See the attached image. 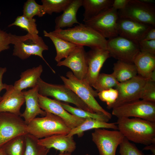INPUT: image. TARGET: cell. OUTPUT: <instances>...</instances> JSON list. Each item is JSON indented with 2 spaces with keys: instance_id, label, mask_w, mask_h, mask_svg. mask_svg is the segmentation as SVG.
<instances>
[{
  "instance_id": "obj_1",
  "label": "cell",
  "mask_w": 155,
  "mask_h": 155,
  "mask_svg": "<svg viewBox=\"0 0 155 155\" xmlns=\"http://www.w3.org/2000/svg\"><path fill=\"white\" fill-rule=\"evenodd\" d=\"M119 130L129 141L146 146L155 144V122L143 119L118 118Z\"/></svg>"
},
{
  "instance_id": "obj_2",
  "label": "cell",
  "mask_w": 155,
  "mask_h": 155,
  "mask_svg": "<svg viewBox=\"0 0 155 155\" xmlns=\"http://www.w3.org/2000/svg\"><path fill=\"white\" fill-rule=\"evenodd\" d=\"M51 32L78 46H86L91 49H107L106 39L84 24L80 23L73 28L56 29Z\"/></svg>"
},
{
  "instance_id": "obj_3",
  "label": "cell",
  "mask_w": 155,
  "mask_h": 155,
  "mask_svg": "<svg viewBox=\"0 0 155 155\" xmlns=\"http://www.w3.org/2000/svg\"><path fill=\"white\" fill-rule=\"evenodd\" d=\"M42 117H36L27 125L29 133L41 139L57 134H68L71 129L60 117L51 113Z\"/></svg>"
},
{
  "instance_id": "obj_4",
  "label": "cell",
  "mask_w": 155,
  "mask_h": 155,
  "mask_svg": "<svg viewBox=\"0 0 155 155\" xmlns=\"http://www.w3.org/2000/svg\"><path fill=\"white\" fill-rule=\"evenodd\" d=\"M66 76L67 78L60 76L65 86L73 91L94 113L104 115L111 119L112 114L103 109L95 98L98 96V92L85 80H80L77 78L71 71L67 72Z\"/></svg>"
},
{
  "instance_id": "obj_5",
  "label": "cell",
  "mask_w": 155,
  "mask_h": 155,
  "mask_svg": "<svg viewBox=\"0 0 155 155\" xmlns=\"http://www.w3.org/2000/svg\"><path fill=\"white\" fill-rule=\"evenodd\" d=\"M11 44L14 45L13 55L22 60L27 59L32 55L41 58L48 65L54 73L55 71L49 66L44 58L43 51L49 49L48 46L43 39L38 35L28 33L23 36L11 34Z\"/></svg>"
},
{
  "instance_id": "obj_6",
  "label": "cell",
  "mask_w": 155,
  "mask_h": 155,
  "mask_svg": "<svg viewBox=\"0 0 155 155\" xmlns=\"http://www.w3.org/2000/svg\"><path fill=\"white\" fill-rule=\"evenodd\" d=\"M36 85L38 87L39 94L42 96H50L59 101L71 103L78 108L94 112L73 91L64 84L49 83L40 78L38 80Z\"/></svg>"
},
{
  "instance_id": "obj_7",
  "label": "cell",
  "mask_w": 155,
  "mask_h": 155,
  "mask_svg": "<svg viewBox=\"0 0 155 155\" xmlns=\"http://www.w3.org/2000/svg\"><path fill=\"white\" fill-rule=\"evenodd\" d=\"M27 127L20 116L0 112V149L15 138L28 133Z\"/></svg>"
},
{
  "instance_id": "obj_8",
  "label": "cell",
  "mask_w": 155,
  "mask_h": 155,
  "mask_svg": "<svg viewBox=\"0 0 155 155\" xmlns=\"http://www.w3.org/2000/svg\"><path fill=\"white\" fill-rule=\"evenodd\" d=\"M112 115L117 118L133 117L155 122V103L138 100L112 109Z\"/></svg>"
},
{
  "instance_id": "obj_9",
  "label": "cell",
  "mask_w": 155,
  "mask_h": 155,
  "mask_svg": "<svg viewBox=\"0 0 155 155\" xmlns=\"http://www.w3.org/2000/svg\"><path fill=\"white\" fill-rule=\"evenodd\" d=\"M118 11L112 7L96 16L84 22L105 38L110 39L118 36L117 23Z\"/></svg>"
},
{
  "instance_id": "obj_10",
  "label": "cell",
  "mask_w": 155,
  "mask_h": 155,
  "mask_svg": "<svg viewBox=\"0 0 155 155\" xmlns=\"http://www.w3.org/2000/svg\"><path fill=\"white\" fill-rule=\"evenodd\" d=\"M119 18H128L155 27L154 4L140 0H130L123 9L118 11Z\"/></svg>"
},
{
  "instance_id": "obj_11",
  "label": "cell",
  "mask_w": 155,
  "mask_h": 155,
  "mask_svg": "<svg viewBox=\"0 0 155 155\" xmlns=\"http://www.w3.org/2000/svg\"><path fill=\"white\" fill-rule=\"evenodd\" d=\"M107 50L118 61L133 63L140 51L138 42L119 36L107 40Z\"/></svg>"
},
{
  "instance_id": "obj_12",
  "label": "cell",
  "mask_w": 155,
  "mask_h": 155,
  "mask_svg": "<svg viewBox=\"0 0 155 155\" xmlns=\"http://www.w3.org/2000/svg\"><path fill=\"white\" fill-rule=\"evenodd\" d=\"M92 137L100 155H116L117 148L124 138L118 130L111 131L104 128L94 129Z\"/></svg>"
},
{
  "instance_id": "obj_13",
  "label": "cell",
  "mask_w": 155,
  "mask_h": 155,
  "mask_svg": "<svg viewBox=\"0 0 155 155\" xmlns=\"http://www.w3.org/2000/svg\"><path fill=\"white\" fill-rule=\"evenodd\" d=\"M148 80L137 75L129 80L119 82L115 87L118 92V97L108 109H113L124 104L140 100L142 91Z\"/></svg>"
},
{
  "instance_id": "obj_14",
  "label": "cell",
  "mask_w": 155,
  "mask_h": 155,
  "mask_svg": "<svg viewBox=\"0 0 155 155\" xmlns=\"http://www.w3.org/2000/svg\"><path fill=\"white\" fill-rule=\"evenodd\" d=\"M38 100L42 109L60 117L71 129L79 126L85 119L69 113L62 106L60 101L42 96L39 94Z\"/></svg>"
},
{
  "instance_id": "obj_15",
  "label": "cell",
  "mask_w": 155,
  "mask_h": 155,
  "mask_svg": "<svg viewBox=\"0 0 155 155\" xmlns=\"http://www.w3.org/2000/svg\"><path fill=\"white\" fill-rule=\"evenodd\" d=\"M151 25L131 19L119 18L117 23L118 35L137 42L143 40Z\"/></svg>"
},
{
  "instance_id": "obj_16",
  "label": "cell",
  "mask_w": 155,
  "mask_h": 155,
  "mask_svg": "<svg viewBox=\"0 0 155 155\" xmlns=\"http://www.w3.org/2000/svg\"><path fill=\"white\" fill-rule=\"evenodd\" d=\"M57 65L67 67L71 69L74 75L78 79L85 80L88 65L86 52L84 46H77L63 60L58 63Z\"/></svg>"
},
{
  "instance_id": "obj_17",
  "label": "cell",
  "mask_w": 155,
  "mask_h": 155,
  "mask_svg": "<svg viewBox=\"0 0 155 155\" xmlns=\"http://www.w3.org/2000/svg\"><path fill=\"white\" fill-rule=\"evenodd\" d=\"M86 55L88 68L85 80L92 87L104 63L111 57L107 50L99 49H91Z\"/></svg>"
},
{
  "instance_id": "obj_18",
  "label": "cell",
  "mask_w": 155,
  "mask_h": 155,
  "mask_svg": "<svg viewBox=\"0 0 155 155\" xmlns=\"http://www.w3.org/2000/svg\"><path fill=\"white\" fill-rule=\"evenodd\" d=\"M0 100V112H8L20 116L21 106L25 102L23 91L16 89L9 85Z\"/></svg>"
},
{
  "instance_id": "obj_19",
  "label": "cell",
  "mask_w": 155,
  "mask_h": 155,
  "mask_svg": "<svg viewBox=\"0 0 155 155\" xmlns=\"http://www.w3.org/2000/svg\"><path fill=\"white\" fill-rule=\"evenodd\" d=\"M26 103L24 111L20 116L27 125L38 115L44 116L46 112L40 107L38 100L39 90L38 86L27 91H23Z\"/></svg>"
},
{
  "instance_id": "obj_20",
  "label": "cell",
  "mask_w": 155,
  "mask_h": 155,
  "mask_svg": "<svg viewBox=\"0 0 155 155\" xmlns=\"http://www.w3.org/2000/svg\"><path fill=\"white\" fill-rule=\"evenodd\" d=\"M40 145L47 148H53L60 153H71L75 150L76 143L73 136L65 134H57L38 140Z\"/></svg>"
},
{
  "instance_id": "obj_21",
  "label": "cell",
  "mask_w": 155,
  "mask_h": 155,
  "mask_svg": "<svg viewBox=\"0 0 155 155\" xmlns=\"http://www.w3.org/2000/svg\"><path fill=\"white\" fill-rule=\"evenodd\" d=\"M133 63L138 75L147 80L155 81V55L140 51Z\"/></svg>"
},
{
  "instance_id": "obj_22",
  "label": "cell",
  "mask_w": 155,
  "mask_h": 155,
  "mask_svg": "<svg viewBox=\"0 0 155 155\" xmlns=\"http://www.w3.org/2000/svg\"><path fill=\"white\" fill-rule=\"evenodd\" d=\"M82 0H72L60 15L55 20V29L71 27L74 24H80L77 19V13L79 8L82 6Z\"/></svg>"
},
{
  "instance_id": "obj_23",
  "label": "cell",
  "mask_w": 155,
  "mask_h": 155,
  "mask_svg": "<svg viewBox=\"0 0 155 155\" xmlns=\"http://www.w3.org/2000/svg\"><path fill=\"white\" fill-rule=\"evenodd\" d=\"M43 71L42 66H38L28 69L22 72L20 78L14 84V88L20 91L28 88H32L36 86L38 79Z\"/></svg>"
},
{
  "instance_id": "obj_24",
  "label": "cell",
  "mask_w": 155,
  "mask_h": 155,
  "mask_svg": "<svg viewBox=\"0 0 155 155\" xmlns=\"http://www.w3.org/2000/svg\"><path fill=\"white\" fill-rule=\"evenodd\" d=\"M44 36L48 37L52 41L55 48L56 55L55 61L57 63L63 58H65L78 46L76 45L60 38L52 34L43 31Z\"/></svg>"
},
{
  "instance_id": "obj_25",
  "label": "cell",
  "mask_w": 155,
  "mask_h": 155,
  "mask_svg": "<svg viewBox=\"0 0 155 155\" xmlns=\"http://www.w3.org/2000/svg\"><path fill=\"white\" fill-rule=\"evenodd\" d=\"M98 128L111 129L118 130L116 123H108L96 119H87L79 126L71 129L67 135L69 136L77 135L80 137L83 135L84 132Z\"/></svg>"
},
{
  "instance_id": "obj_26",
  "label": "cell",
  "mask_w": 155,
  "mask_h": 155,
  "mask_svg": "<svg viewBox=\"0 0 155 155\" xmlns=\"http://www.w3.org/2000/svg\"><path fill=\"white\" fill-rule=\"evenodd\" d=\"M113 0H82L84 11V22L87 21L112 7Z\"/></svg>"
},
{
  "instance_id": "obj_27",
  "label": "cell",
  "mask_w": 155,
  "mask_h": 155,
  "mask_svg": "<svg viewBox=\"0 0 155 155\" xmlns=\"http://www.w3.org/2000/svg\"><path fill=\"white\" fill-rule=\"evenodd\" d=\"M113 65L112 73L119 82L127 81L138 75L133 63L117 61Z\"/></svg>"
},
{
  "instance_id": "obj_28",
  "label": "cell",
  "mask_w": 155,
  "mask_h": 155,
  "mask_svg": "<svg viewBox=\"0 0 155 155\" xmlns=\"http://www.w3.org/2000/svg\"><path fill=\"white\" fill-rule=\"evenodd\" d=\"M25 147L24 155H47L50 149L40 145L37 139L28 133L24 135Z\"/></svg>"
},
{
  "instance_id": "obj_29",
  "label": "cell",
  "mask_w": 155,
  "mask_h": 155,
  "mask_svg": "<svg viewBox=\"0 0 155 155\" xmlns=\"http://www.w3.org/2000/svg\"><path fill=\"white\" fill-rule=\"evenodd\" d=\"M62 106L67 111L71 114L79 118L84 119H93L108 122L110 119L104 115L98 114L84 110L75 107L60 101Z\"/></svg>"
},
{
  "instance_id": "obj_30",
  "label": "cell",
  "mask_w": 155,
  "mask_h": 155,
  "mask_svg": "<svg viewBox=\"0 0 155 155\" xmlns=\"http://www.w3.org/2000/svg\"><path fill=\"white\" fill-rule=\"evenodd\" d=\"M119 83L112 73H100L92 87L98 92L115 87Z\"/></svg>"
},
{
  "instance_id": "obj_31",
  "label": "cell",
  "mask_w": 155,
  "mask_h": 155,
  "mask_svg": "<svg viewBox=\"0 0 155 155\" xmlns=\"http://www.w3.org/2000/svg\"><path fill=\"white\" fill-rule=\"evenodd\" d=\"M72 0H42L45 13L51 15L53 13L63 12Z\"/></svg>"
},
{
  "instance_id": "obj_32",
  "label": "cell",
  "mask_w": 155,
  "mask_h": 155,
  "mask_svg": "<svg viewBox=\"0 0 155 155\" xmlns=\"http://www.w3.org/2000/svg\"><path fill=\"white\" fill-rule=\"evenodd\" d=\"M24 135L15 138L2 148L7 155H24L25 147Z\"/></svg>"
},
{
  "instance_id": "obj_33",
  "label": "cell",
  "mask_w": 155,
  "mask_h": 155,
  "mask_svg": "<svg viewBox=\"0 0 155 155\" xmlns=\"http://www.w3.org/2000/svg\"><path fill=\"white\" fill-rule=\"evenodd\" d=\"M13 26H18L32 35H38V33L36 20L34 18H28L23 15L18 16L14 22L9 25L8 27Z\"/></svg>"
},
{
  "instance_id": "obj_34",
  "label": "cell",
  "mask_w": 155,
  "mask_h": 155,
  "mask_svg": "<svg viewBox=\"0 0 155 155\" xmlns=\"http://www.w3.org/2000/svg\"><path fill=\"white\" fill-rule=\"evenodd\" d=\"M23 15L29 19H32L35 16L42 17L46 13L42 5L37 3L34 0H28L24 3Z\"/></svg>"
},
{
  "instance_id": "obj_35",
  "label": "cell",
  "mask_w": 155,
  "mask_h": 155,
  "mask_svg": "<svg viewBox=\"0 0 155 155\" xmlns=\"http://www.w3.org/2000/svg\"><path fill=\"white\" fill-rule=\"evenodd\" d=\"M119 146L120 155H145L134 144L125 137Z\"/></svg>"
},
{
  "instance_id": "obj_36",
  "label": "cell",
  "mask_w": 155,
  "mask_h": 155,
  "mask_svg": "<svg viewBox=\"0 0 155 155\" xmlns=\"http://www.w3.org/2000/svg\"><path fill=\"white\" fill-rule=\"evenodd\" d=\"M118 96V92L116 89L111 88L98 92V96L102 101L106 102L109 109L116 101Z\"/></svg>"
},
{
  "instance_id": "obj_37",
  "label": "cell",
  "mask_w": 155,
  "mask_h": 155,
  "mask_svg": "<svg viewBox=\"0 0 155 155\" xmlns=\"http://www.w3.org/2000/svg\"><path fill=\"white\" fill-rule=\"evenodd\" d=\"M140 99L143 100L155 103V81L148 80L142 91Z\"/></svg>"
},
{
  "instance_id": "obj_38",
  "label": "cell",
  "mask_w": 155,
  "mask_h": 155,
  "mask_svg": "<svg viewBox=\"0 0 155 155\" xmlns=\"http://www.w3.org/2000/svg\"><path fill=\"white\" fill-rule=\"evenodd\" d=\"M140 52L155 55V40H142L138 42Z\"/></svg>"
},
{
  "instance_id": "obj_39",
  "label": "cell",
  "mask_w": 155,
  "mask_h": 155,
  "mask_svg": "<svg viewBox=\"0 0 155 155\" xmlns=\"http://www.w3.org/2000/svg\"><path fill=\"white\" fill-rule=\"evenodd\" d=\"M11 34L0 28V53L9 48V45L11 44Z\"/></svg>"
},
{
  "instance_id": "obj_40",
  "label": "cell",
  "mask_w": 155,
  "mask_h": 155,
  "mask_svg": "<svg viewBox=\"0 0 155 155\" xmlns=\"http://www.w3.org/2000/svg\"><path fill=\"white\" fill-rule=\"evenodd\" d=\"M130 0H113L112 7L117 11L124 9Z\"/></svg>"
},
{
  "instance_id": "obj_41",
  "label": "cell",
  "mask_w": 155,
  "mask_h": 155,
  "mask_svg": "<svg viewBox=\"0 0 155 155\" xmlns=\"http://www.w3.org/2000/svg\"><path fill=\"white\" fill-rule=\"evenodd\" d=\"M7 71L6 67H0V93L3 89L6 90L9 85L3 83L2 82V78L4 73ZM1 96H0V100Z\"/></svg>"
},
{
  "instance_id": "obj_42",
  "label": "cell",
  "mask_w": 155,
  "mask_h": 155,
  "mask_svg": "<svg viewBox=\"0 0 155 155\" xmlns=\"http://www.w3.org/2000/svg\"><path fill=\"white\" fill-rule=\"evenodd\" d=\"M155 27H152L149 30L144 40H155Z\"/></svg>"
},
{
  "instance_id": "obj_43",
  "label": "cell",
  "mask_w": 155,
  "mask_h": 155,
  "mask_svg": "<svg viewBox=\"0 0 155 155\" xmlns=\"http://www.w3.org/2000/svg\"><path fill=\"white\" fill-rule=\"evenodd\" d=\"M143 150H150L152 153V155H155V144L146 146L143 148Z\"/></svg>"
},
{
  "instance_id": "obj_44",
  "label": "cell",
  "mask_w": 155,
  "mask_h": 155,
  "mask_svg": "<svg viewBox=\"0 0 155 155\" xmlns=\"http://www.w3.org/2000/svg\"><path fill=\"white\" fill-rule=\"evenodd\" d=\"M0 155H7L3 148L0 149Z\"/></svg>"
},
{
  "instance_id": "obj_45",
  "label": "cell",
  "mask_w": 155,
  "mask_h": 155,
  "mask_svg": "<svg viewBox=\"0 0 155 155\" xmlns=\"http://www.w3.org/2000/svg\"><path fill=\"white\" fill-rule=\"evenodd\" d=\"M58 155H71V154L67 152L60 153Z\"/></svg>"
},
{
  "instance_id": "obj_46",
  "label": "cell",
  "mask_w": 155,
  "mask_h": 155,
  "mask_svg": "<svg viewBox=\"0 0 155 155\" xmlns=\"http://www.w3.org/2000/svg\"><path fill=\"white\" fill-rule=\"evenodd\" d=\"M85 155H90L88 154H85Z\"/></svg>"
},
{
  "instance_id": "obj_47",
  "label": "cell",
  "mask_w": 155,
  "mask_h": 155,
  "mask_svg": "<svg viewBox=\"0 0 155 155\" xmlns=\"http://www.w3.org/2000/svg\"><path fill=\"white\" fill-rule=\"evenodd\" d=\"M1 12H0V14H1Z\"/></svg>"
}]
</instances>
